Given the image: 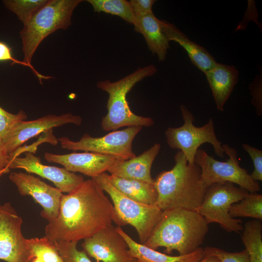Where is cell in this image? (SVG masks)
I'll return each instance as SVG.
<instances>
[{"mask_svg": "<svg viewBox=\"0 0 262 262\" xmlns=\"http://www.w3.org/2000/svg\"><path fill=\"white\" fill-rule=\"evenodd\" d=\"M114 207L93 179L84 180L69 193L63 194L56 218L49 222L45 236L55 242L89 238L112 225Z\"/></svg>", "mask_w": 262, "mask_h": 262, "instance_id": "6da1fadb", "label": "cell"}, {"mask_svg": "<svg viewBox=\"0 0 262 262\" xmlns=\"http://www.w3.org/2000/svg\"><path fill=\"white\" fill-rule=\"evenodd\" d=\"M208 225L197 211L180 208L165 210L144 245L155 250L163 247L168 254L174 250L180 255L189 254L200 247Z\"/></svg>", "mask_w": 262, "mask_h": 262, "instance_id": "7a4b0ae2", "label": "cell"}, {"mask_svg": "<svg viewBox=\"0 0 262 262\" xmlns=\"http://www.w3.org/2000/svg\"><path fill=\"white\" fill-rule=\"evenodd\" d=\"M174 160L171 169L162 172L154 179L157 193L156 205L162 211L177 208L196 211L207 188L201 179L200 168L195 163H188L180 150Z\"/></svg>", "mask_w": 262, "mask_h": 262, "instance_id": "3957f363", "label": "cell"}, {"mask_svg": "<svg viewBox=\"0 0 262 262\" xmlns=\"http://www.w3.org/2000/svg\"><path fill=\"white\" fill-rule=\"evenodd\" d=\"M157 72L153 65L138 67L131 73L115 81L105 80L97 82V86L109 95L107 114L103 117L101 126L104 131H116L123 127L152 126L154 120L149 117L138 115L132 112L127 101L128 93L144 78L152 76Z\"/></svg>", "mask_w": 262, "mask_h": 262, "instance_id": "277c9868", "label": "cell"}, {"mask_svg": "<svg viewBox=\"0 0 262 262\" xmlns=\"http://www.w3.org/2000/svg\"><path fill=\"white\" fill-rule=\"evenodd\" d=\"M82 0H48L24 24L20 32L23 61L32 65L33 57L40 43L58 30L72 24L74 9Z\"/></svg>", "mask_w": 262, "mask_h": 262, "instance_id": "5b68a950", "label": "cell"}, {"mask_svg": "<svg viewBox=\"0 0 262 262\" xmlns=\"http://www.w3.org/2000/svg\"><path fill=\"white\" fill-rule=\"evenodd\" d=\"M106 173L93 179L110 196L114 207L113 222L117 227L127 225L136 229L144 244L159 221L162 212L156 205H147L134 201L118 191L107 180Z\"/></svg>", "mask_w": 262, "mask_h": 262, "instance_id": "8992f818", "label": "cell"}, {"mask_svg": "<svg viewBox=\"0 0 262 262\" xmlns=\"http://www.w3.org/2000/svg\"><path fill=\"white\" fill-rule=\"evenodd\" d=\"M249 192L234 183L225 182L213 184L206 188L202 201L197 211L209 224L216 223L228 232L239 233L242 221L231 217V206L245 197Z\"/></svg>", "mask_w": 262, "mask_h": 262, "instance_id": "52a82bcc", "label": "cell"}, {"mask_svg": "<svg viewBox=\"0 0 262 262\" xmlns=\"http://www.w3.org/2000/svg\"><path fill=\"white\" fill-rule=\"evenodd\" d=\"M229 158L226 162L215 160L205 151L198 149L195 164L201 170L202 181L206 187L216 183L229 182L238 185L249 193L260 191V185L254 180L247 171L239 165L237 151L228 145H222Z\"/></svg>", "mask_w": 262, "mask_h": 262, "instance_id": "ba28073f", "label": "cell"}, {"mask_svg": "<svg viewBox=\"0 0 262 262\" xmlns=\"http://www.w3.org/2000/svg\"><path fill=\"white\" fill-rule=\"evenodd\" d=\"M180 109L184 120L183 125L178 128L169 127L165 132L169 147L182 151L191 164L195 163L198 147L206 143L213 146L216 155L224 157V151L215 135L213 120L210 118L204 126L196 127L193 124L194 116L192 113L183 105Z\"/></svg>", "mask_w": 262, "mask_h": 262, "instance_id": "9c48e42d", "label": "cell"}, {"mask_svg": "<svg viewBox=\"0 0 262 262\" xmlns=\"http://www.w3.org/2000/svg\"><path fill=\"white\" fill-rule=\"evenodd\" d=\"M142 128L129 127L122 130L112 131L99 137L85 133L78 141L71 140L66 137L59 138L58 140L64 149L91 152L126 160L136 156L132 151V144Z\"/></svg>", "mask_w": 262, "mask_h": 262, "instance_id": "30bf717a", "label": "cell"}, {"mask_svg": "<svg viewBox=\"0 0 262 262\" xmlns=\"http://www.w3.org/2000/svg\"><path fill=\"white\" fill-rule=\"evenodd\" d=\"M22 222L10 202L0 205V260L29 262L32 258L22 232Z\"/></svg>", "mask_w": 262, "mask_h": 262, "instance_id": "8fae6325", "label": "cell"}, {"mask_svg": "<svg viewBox=\"0 0 262 262\" xmlns=\"http://www.w3.org/2000/svg\"><path fill=\"white\" fill-rule=\"evenodd\" d=\"M10 180L16 185L20 195L30 196L43 208L41 215L49 221L54 220L58 213L63 193L28 173L12 172Z\"/></svg>", "mask_w": 262, "mask_h": 262, "instance_id": "7c38bea8", "label": "cell"}, {"mask_svg": "<svg viewBox=\"0 0 262 262\" xmlns=\"http://www.w3.org/2000/svg\"><path fill=\"white\" fill-rule=\"evenodd\" d=\"M82 122L80 116L69 113L60 115H48L33 120L21 121L15 125L2 139V142L10 156L27 140L43 132L67 124L79 126Z\"/></svg>", "mask_w": 262, "mask_h": 262, "instance_id": "4fadbf2b", "label": "cell"}, {"mask_svg": "<svg viewBox=\"0 0 262 262\" xmlns=\"http://www.w3.org/2000/svg\"><path fill=\"white\" fill-rule=\"evenodd\" d=\"M83 240V250L97 262H130L134 259L125 240L112 225Z\"/></svg>", "mask_w": 262, "mask_h": 262, "instance_id": "5bb4252c", "label": "cell"}, {"mask_svg": "<svg viewBox=\"0 0 262 262\" xmlns=\"http://www.w3.org/2000/svg\"><path fill=\"white\" fill-rule=\"evenodd\" d=\"M9 169L19 168L29 174H34L47 179L62 193H69L84 180L80 175L67 170L64 167L44 164L40 159L31 152H25L24 157H16L10 160Z\"/></svg>", "mask_w": 262, "mask_h": 262, "instance_id": "9a60e30c", "label": "cell"}, {"mask_svg": "<svg viewBox=\"0 0 262 262\" xmlns=\"http://www.w3.org/2000/svg\"><path fill=\"white\" fill-rule=\"evenodd\" d=\"M44 158L49 163L63 165L68 171L79 172L91 178L105 173L116 159L113 156L87 151L65 154L46 152Z\"/></svg>", "mask_w": 262, "mask_h": 262, "instance_id": "2e32d148", "label": "cell"}, {"mask_svg": "<svg viewBox=\"0 0 262 262\" xmlns=\"http://www.w3.org/2000/svg\"><path fill=\"white\" fill-rule=\"evenodd\" d=\"M160 148L161 145L155 143L138 156L126 160L116 159L107 171L110 175L122 178L154 183L151 168Z\"/></svg>", "mask_w": 262, "mask_h": 262, "instance_id": "e0dca14e", "label": "cell"}, {"mask_svg": "<svg viewBox=\"0 0 262 262\" xmlns=\"http://www.w3.org/2000/svg\"><path fill=\"white\" fill-rule=\"evenodd\" d=\"M238 73L233 66L218 63L205 73L219 111H224V105L237 83Z\"/></svg>", "mask_w": 262, "mask_h": 262, "instance_id": "ac0fdd59", "label": "cell"}, {"mask_svg": "<svg viewBox=\"0 0 262 262\" xmlns=\"http://www.w3.org/2000/svg\"><path fill=\"white\" fill-rule=\"evenodd\" d=\"M160 23L168 41L176 42L183 47L193 64L203 73L216 64L214 57L205 48L191 40L174 24L164 20H160Z\"/></svg>", "mask_w": 262, "mask_h": 262, "instance_id": "d6986e66", "label": "cell"}, {"mask_svg": "<svg viewBox=\"0 0 262 262\" xmlns=\"http://www.w3.org/2000/svg\"><path fill=\"white\" fill-rule=\"evenodd\" d=\"M116 229L127 244L131 257L140 262H199L205 255L203 248L199 247L189 254L170 256L136 242L121 227L117 226Z\"/></svg>", "mask_w": 262, "mask_h": 262, "instance_id": "ffe728a7", "label": "cell"}, {"mask_svg": "<svg viewBox=\"0 0 262 262\" xmlns=\"http://www.w3.org/2000/svg\"><path fill=\"white\" fill-rule=\"evenodd\" d=\"M133 26L134 30L144 36L149 49L157 56L159 61H164L170 46L169 41L163 31L160 20L152 12L137 18Z\"/></svg>", "mask_w": 262, "mask_h": 262, "instance_id": "44dd1931", "label": "cell"}, {"mask_svg": "<svg viewBox=\"0 0 262 262\" xmlns=\"http://www.w3.org/2000/svg\"><path fill=\"white\" fill-rule=\"evenodd\" d=\"M105 175L110 183L129 198L145 204L156 205L157 193L153 183Z\"/></svg>", "mask_w": 262, "mask_h": 262, "instance_id": "7402d4cb", "label": "cell"}, {"mask_svg": "<svg viewBox=\"0 0 262 262\" xmlns=\"http://www.w3.org/2000/svg\"><path fill=\"white\" fill-rule=\"evenodd\" d=\"M241 239L250 262H262V221L253 219L246 222L243 226Z\"/></svg>", "mask_w": 262, "mask_h": 262, "instance_id": "603a6c76", "label": "cell"}, {"mask_svg": "<svg viewBox=\"0 0 262 262\" xmlns=\"http://www.w3.org/2000/svg\"><path fill=\"white\" fill-rule=\"evenodd\" d=\"M95 12H104L117 16L134 25L136 22L131 6L126 0H87Z\"/></svg>", "mask_w": 262, "mask_h": 262, "instance_id": "cb8c5ba5", "label": "cell"}, {"mask_svg": "<svg viewBox=\"0 0 262 262\" xmlns=\"http://www.w3.org/2000/svg\"><path fill=\"white\" fill-rule=\"evenodd\" d=\"M231 217H251L262 220V195L249 193L245 197L233 204L229 209Z\"/></svg>", "mask_w": 262, "mask_h": 262, "instance_id": "d4e9b609", "label": "cell"}, {"mask_svg": "<svg viewBox=\"0 0 262 262\" xmlns=\"http://www.w3.org/2000/svg\"><path fill=\"white\" fill-rule=\"evenodd\" d=\"M27 242L32 257H37L43 262H64L54 243L45 236L27 239Z\"/></svg>", "mask_w": 262, "mask_h": 262, "instance_id": "484cf974", "label": "cell"}, {"mask_svg": "<svg viewBox=\"0 0 262 262\" xmlns=\"http://www.w3.org/2000/svg\"><path fill=\"white\" fill-rule=\"evenodd\" d=\"M48 0H3L4 6L16 15L24 24Z\"/></svg>", "mask_w": 262, "mask_h": 262, "instance_id": "4316f807", "label": "cell"}, {"mask_svg": "<svg viewBox=\"0 0 262 262\" xmlns=\"http://www.w3.org/2000/svg\"><path fill=\"white\" fill-rule=\"evenodd\" d=\"M77 243L75 241L54 243L64 262H92L83 250L77 249Z\"/></svg>", "mask_w": 262, "mask_h": 262, "instance_id": "83f0119b", "label": "cell"}, {"mask_svg": "<svg viewBox=\"0 0 262 262\" xmlns=\"http://www.w3.org/2000/svg\"><path fill=\"white\" fill-rule=\"evenodd\" d=\"M205 254L217 257L221 262H250L248 254L246 249L241 251L230 252L213 246L203 248Z\"/></svg>", "mask_w": 262, "mask_h": 262, "instance_id": "f1b7e54d", "label": "cell"}, {"mask_svg": "<svg viewBox=\"0 0 262 262\" xmlns=\"http://www.w3.org/2000/svg\"><path fill=\"white\" fill-rule=\"evenodd\" d=\"M27 118L26 114L22 110L14 114L0 106V139L2 140L16 123L25 120Z\"/></svg>", "mask_w": 262, "mask_h": 262, "instance_id": "f546056e", "label": "cell"}, {"mask_svg": "<svg viewBox=\"0 0 262 262\" xmlns=\"http://www.w3.org/2000/svg\"><path fill=\"white\" fill-rule=\"evenodd\" d=\"M7 61H11L12 62V65H13L14 64H17L29 67L39 79L40 82L41 83H42V80L43 79H49L52 78V77L45 76L39 73L34 68L32 65L28 64L23 61H21L16 59L15 57H14V56H13L12 48L4 42L0 41V62Z\"/></svg>", "mask_w": 262, "mask_h": 262, "instance_id": "4dcf8cb0", "label": "cell"}, {"mask_svg": "<svg viewBox=\"0 0 262 262\" xmlns=\"http://www.w3.org/2000/svg\"><path fill=\"white\" fill-rule=\"evenodd\" d=\"M242 147L250 156L253 163L254 170L250 174V177L255 181H262V150L246 144H243Z\"/></svg>", "mask_w": 262, "mask_h": 262, "instance_id": "1f68e13d", "label": "cell"}, {"mask_svg": "<svg viewBox=\"0 0 262 262\" xmlns=\"http://www.w3.org/2000/svg\"><path fill=\"white\" fill-rule=\"evenodd\" d=\"M155 0H131L130 3L135 17L139 18L152 12Z\"/></svg>", "mask_w": 262, "mask_h": 262, "instance_id": "d6a6232c", "label": "cell"}, {"mask_svg": "<svg viewBox=\"0 0 262 262\" xmlns=\"http://www.w3.org/2000/svg\"><path fill=\"white\" fill-rule=\"evenodd\" d=\"M262 80L257 78L253 82L250 87L252 96V103L257 109V114L260 115H262Z\"/></svg>", "mask_w": 262, "mask_h": 262, "instance_id": "836d02e7", "label": "cell"}, {"mask_svg": "<svg viewBox=\"0 0 262 262\" xmlns=\"http://www.w3.org/2000/svg\"><path fill=\"white\" fill-rule=\"evenodd\" d=\"M10 162V156L4 146L2 140L0 139V172H9L8 166Z\"/></svg>", "mask_w": 262, "mask_h": 262, "instance_id": "e575fe53", "label": "cell"}, {"mask_svg": "<svg viewBox=\"0 0 262 262\" xmlns=\"http://www.w3.org/2000/svg\"><path fill=\"white\" fill-rule=\"evenodd\" d=\"M199 262H221L217 257L209 254H205Z\"/></svg>", "mask_w": 262, "mask_h": 262, "instance_id": "d590c367", "label": "cell"}, {"mask_svg": "<svg viewBox=\"0 0 262 262\" xmlns=\"http://www.w3.org/2000/svg\"><path fill=\"white\" fill-rule=\"evenodd\" d=\"M29 262H43L39 259L35 257H33Z\"/></svg>", "mask_w": 262, "mask_h": 262, "instance_id": "8d00e7d4", "label": "cell"}, {"mask_svg": "<svg viewBox=\"0 0 262 262\" xmlns=\"http://www.w3.org/2000/svg\"><path fill=\"white\" fill-rule=\"evenodd\" d=\"M130 262H140L136 259H133Z\"/></svg>", "mask_w": 262, "mask_h": 262, "instance_id": "74e56055", "label": "cell"}, {"mask_svg": "<svg viewBox=\"0 0 262 262\" xmlns=\"http://www.w3.org/2000/svg\"><path fill=\"white\" fill-rule=\"evenodd\" d=\"M5 173H6L4 171H2V172H0V177L3 174H5Z\"/></svg>", "mask_w": 262, "mask_h": 262, "instance_id": "f35d334b", "label": "cell"}]
</instances>
